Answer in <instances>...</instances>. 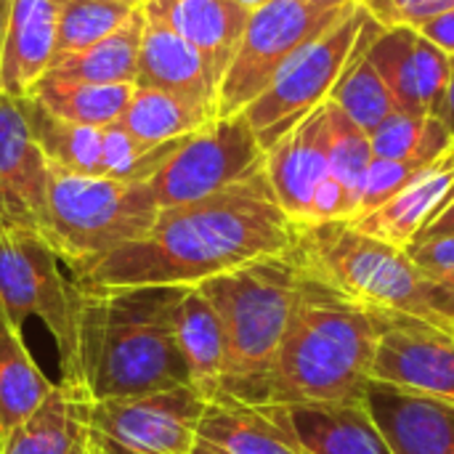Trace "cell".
<instances>
[{
    "label": "cell",
    "instance_id": "cell-43",
    "mask_svg": "<svg viewBox=\"0 0 454 454\" xmlns=\"http://www.w3.org/2000/svg\"><path fill=\"white\" fill-rule=\"evenodd\" d=\"M234 3H237V5H242L245 11H250V13H253V11H255V8H261L266 0H234Z\"/></svg>",
    "mask_w": 454,
    "mask_h": 454
},
{
    "label": "cell",
    "instance_id": "cell-3",
    "mask_svg": "<svg viewBox=\"0 0 454 454\" xmlns=\"http://www.w3.org/2000/svg\"><path fill=\"white\" fill-rule=\"evenodd\" d=\"M303 282L261 404L362 402L388 314L356 306L306 277Z\"/></svg>",
    "mask_w": 454,
    "mask_h": 454
},
{
    "label": "cell",
    "instance_id": "cell-36",
    "mask_svg": "<svg viewBox=\"0 0 454 454\" xmlns=\"http://www.w3.org/2000/svg\"><path fill=\"white\" fill-rule=\"evenodd\" d=\"M407 253L412 255V261L426 269L428 274H442L454 269V237L444 239H428V242H412L407 247Z\"/></svg>",
    "mask_w": 454,
    "mask_h": 454
},
{
    "label": "cell",
    "instance_id": "cell-11",
    "mask_svg": "<svg viewBox=\"0 0 454 454\" xmlns=\"http://www.w3.org/2000/svg\"><path fill=\"white\" fill-rule=\"evenodd\" d=\"M207 399L194 386L90 402V431L136 454H192Z\"/></svg>",
    "mask_w": 454,
    "mask_h": 454
},
{
    "label": "cell",
    "instance_id": "cell-22",
    "mask_svg": "<svg viewBox=\"0 0 454 454\" xmlns=\"http://www.w3.org/2000/svg\"><path fill=\"white\" fill-rule=\"evenodd\" d=\"M144 8L189 40L221 85L245 35L250 11L234 0H144Z\"/></svg>",
    "mask_w": 454,
    "mask_h": 454
},
{
    "label": "cell",
    "instance_id": "cell-14",
    "mask_svg": "<svg viewBox=\"0 0 454 454\" xmlns=\"http://www.w3.org/2000/svg\"><path fill=\"white\" fill-rule=\"evenodd\" d=\"M367 56L391 90L396 109L439 117L452 74V56L412 27H383Z\"/></svg>",
    "mask_w": 454,
    "mask_h": 454
},
{
    "label": "cell",
    "instance_id": "cell-44",
    "mask_svg": "<svg viewBox=\"0 0 454 454\" xmlns=\"http://www.w3.org/2000/svg\"><path fill=\"white\" fill-rule=\"evenodd\" d=\"M317 5H348V3H362V0H309Z\"/></svg>",
    "mask_w": 454,
    "mask_h": 454
},
{
    "label": "cell",
    "instance_id": "cell-25",
    "mask_svg": "<svg viewBox=\"0 0 454 454\" xmlns=\"http://www.w3.org/2000/svg\"><path fill=\"white\" fill-rule=\"evenodd\" d=\"M144 24H146L144 5H138L130 13V19L112 35H106L104 40L77 53L56 59L45 77L72 80V82H96V85H114V82L136 85Z\"/></svg>",
    "mask_w": 454,
    "mask_h": 454
},
{
    "label": "cell",
    "instance_id": "cell-13",
    "mask_svg": "<svg viewBox=\"0 0 454 454\" xmlns=\"http://www.w3.org/2000/svg\"><path fill=\"white\" fill-rule=\"evenodd\" d=\"M51 162L40 149L27 101L0 93V226L40 234Z\"/></svg>",
    "mask_w": 454,
    "mask_h": 454
},
{
    "label": "cell",
    "instance_id": "cell-5",
    "mask_svg": "<svg viewBox=\"0 0 454 454\" xmlns=\"http://www.w3.org/2000/svg\"><path fill=\"white\" fill-rule=\"evenodd\" d=\"M303 285V271L293 250L197 285L221 317L226 333V378L221 396L253 407L263 402V383L295 317Z\"/></svg>",
    "mask_w": 454,
    "mask_h": 454
},
{
    "label": "cell",
    "instance_id": "cell-1",
    "mask_svg": "<svg viewBox=\"0 0 454 454\" xmlns=\"http://www.w3.org/2000/svg\"><path fill=\"white\" fill-rule=\"evenodd\" d=\"M298 226L279 207L266 170L197 202L162 207L133 245L72 274L82 287H197L253 261L290 253Z\"/></svg>",
    "mask_w": 454,
    "mask_h": 454
},
{
    "label": "cell",
    "instance_id": "cell-24",
    "mask_svg": "<svg viewBox=\"0 0 454 454\" xmlns=\"http://www.w3.org/2000/svg\"><path fill=\"white\" fill-rule=\"evenodd\" d=\"M197 439L223 454H303L261 407L242 404L231 396L207 402Z\"/></svg>",
    "mask_w": 454,
    "mask_h": 454
},
{
    "label": "cell",
    "instance_id": "cell-17",
    "mask_svg": "<svg viewBox=\"0 0 454 454\" xmlns=\"http://www.w3.org/2000/svg\"><path fill=\"white\" fill-rule=\"evenodd\" d=\"M362 404L394 454H454V407L370 380Z\"/></svg>",
    "mask_w": 454,
    "mask_h": 454
},
{
    "label": "cell",
    "instance_id": "cell-27",
    "mask_svg": "<svg viewBox=\"0 0 454 454\" xmlns=\"http://www.w3.org/2000/svg\"><path fill=\"white\" fill-rule=\"evenodd\" d=\"M213 120H215V112L202 104H194L168 90L136 85L120 125L128 133H133L138 141L149 146H160V144L186 138L202 130L205 125H210Z\"/></svg>",
    "mask_w": 454,
    "mask_h": 454
},
{
    "label": "cell",
    "instance_id": "cell-31",
    "mask_svg": "<svg viewBox=\"0 0 454 454\" xmlns=\"http://www.w3.org/2000/svg\"><path fill=\"white\" fill-rule=\"evenodd\" d=\"M372 154L383 160L436 162L454 149V136L434 114L394 112L370 133Z\"/></svg>",
    "mask_w": 454,
    "mask_h": 454
},
{
    "label": "cell",
    "instance_id": "cell-15",
    "mask_svg": "<svg viewBox=\"0 0 454 454\" xmlns=\"http://www.w3.org/2000/svg\"><path fill=\"white\" fill-rule=\"evenodd\" d=\"M263 170L279 207L295 226H303L314 192L330 173L327 104L309 112L277 144L266 149Z\"/></svg>",
    "mask_w": 454,
    "mask_h": 454
},
{
    "label": "cell",
    "instance_id": "cell-9",
    "mask_svg": "<svg viewBox=\"0 0 454 454\" xmlns=\"http://www.w3.org/2000/svg\"><path fill=\"white\" fill-rule=\"evenodd\" d=\"M362 3H354L327 32L303 45L271 80V85L242 112L263 152L277 144L298 120L327 104L335 82L348 67L367 21Z\"/></svg>",
    "mask_w": 454,
    "mask_h": 454
},
{
    "label": "cell",
    "instance_id": "cell-40",
    "mask_svg": "<svg viewBox=\"0 0 454 454\" xmlns=\"http://www.w3.org/2000/svg\"><path fill=\"white\" fill-rule=\"evenodd\" d=\"M8 13H11V0H0V69H3V51H5ZM0 93H3V82H0Z\"/></svg>",
    "mask_w": 454,
    "mask_h": 454
},
{
    "label": "cell",
    "instance_id": "cell-20",
    "mask_svg": "<svg viewBox=\"0 0 454 454\" xmlns=\"http://www.w3.org/2000/svg\"><path fill=\"white\" fill-rule=\"evenodd\" d=\"M90 396L59 380L45 402L3 442L0 454H93Z\"/></svg>",
    "mask_w": 454,
    "mask_h": 454
},
{
    "label": "cell",
    "instance_id": "cell-47",
    "mask_svg": "<svg viewBox=\"0 0 454 454\" xmlns=\"http://www.w3.org/2000/svg\"><path fill=\"white\" fill-rule=\"evenodd\" d=\"M0 452H3V436H0Z\"/></svg>",
    "mask_w": 454,
    "mask_h": 454
},
{
    "label": "cell",
    "instance_id": "cell-19",
    "mask_svg": "<svg viewBox=\"0 0 454 454\" xmlns=\"http://www.w3.org/2000/svg\"><path fill=\"white\" fill-rule=\"evenodd\" d=\"M67 0H11L0 82L3 93L24 98L48 74L59 48Z\"/></svg>",
    "mask_w": 454,
    "mask_h": 454
},
{
    "label": "cell",
    "instance_id": "cell-41",
    "mask_svg": "<svg viewBox=\"0 0 454 454\" xmlns=\"http://www.w3.org/2000/svg\"><path fill=\"white\" fill-rule=\"evenodd\" d=\"M93 454H136V452H130V450H122V447L112 444L109 439H104V436L93 434Z\"/></svg>",
    "mask_w": 454,
    "mask_h": 454
},
{
    "label": "cell",
    "instance_id": "cell-30",
    "mask_svg": "<svg viewBox=\"0 0 454 454\" xmlns=\"http://www.w3.org/2000/svg\"><path fill=\"white\" fill-rule=\"evenodd\" d=\"M24 101L35 138L53 168L85 176H104V128L67 122L29 96H24Z\"/></svg>",
    "mask_w": 454,
    "mask_h": 454
},
{
    "label": "cell",
    "instance_id": "cell-29",
    "mask_svg": "<svg viewBox=\"0 0 454 454\" xmlns=\"http://www.w3.org/2000/svg\"><path fill=\"white\" fill-rule=\"evenodd\" d=\"M133 88H136L133 82L96 85V82H72V80L43 77L32 88L29 98H35L51 114H56L67 122L109 128L122 120L128 101L133 96Z\"/></svg>",
    "mask_w": 454,
    "mask_h": 454
},
{
    "label": "cell",
    "instance_id": "cell-28",
    "mask_svg": "<svg viewBox=\"0 0 454 454\" xmlns=\"http://www.w3.org/2000/svg\"><path fill=\"white\" fill-rule=\"evenodd\" d=\"M380 24L367 16L364 29L359 35L356 51L348 61V67L343 69L340 80L335 82L333 93H330V104H335L338 109H343L367 136L388 117L396 112V101L391 96V90L386 88L380 72L375 69V64L367 56V45L380 35Z\"/></svg>",
    "mask_w": 454,
    "mask_h": 454
},
{
    "label": "cell",
    "instance_id": "cell-16",
    "mask_svg": "<svg viewBox=\"0 0 454 454\" xmlns=\"http://www.w3.org/2000/svg\"><path fill=\"white\" fill-rule=\"evenodd\" d=\"M258 407L303 454H394L362 402Z\"/></svg>",
    "mask_w": 454,
    "mask_h": 454
},
{
    "label": "cell",
    "instance_id": "cell-7",
    "mask_svg": "<svg viewBox=\"0 0 454 454\" xmlns=\"http://www.w3.org/2000/svg\"><path fill=\"white\" fill-rule=\"evenodd\" d=\"M80 306L82 293L74 277L61 271L51 245L40 234L0 226V309L21 333L27 319H37L59 351L61 380L77 386Z\"/></svg>",
    "mask_w": 454,
    "mask_h": 454
},
{
    "label": "cell",
    "instance_id": "cell-2",
    "mask_svg": "<svg viewBox=\"0 0 454 454\" xmlns=\"http://www.w3.org/2000/svg\"><path fill=\"white\" fill-rule=\"evenodd\" d=\"M77 287V380L93 402L192 386L176 335L189 287Z\"/></svg>",
    "mask_w": 454,
    "mask_h": 454
},
{
    "label": "cell",
    "instance_id": "cell-23",
    "mask_svg": "<svg viewBox=\"0 0 454 454\" xmlns=\"http://www.w3.org/2000/svg\"><path fill=\"white\" fill-rule=\"evenodd\" d=\"M178 348L189 367L192 386L213 402L223 394L226 378V333L221 317L210 306V301L197 290L189 287L176 322Z\"/></svg>",
    "mask_w": 454,
    "mask_h": 454
},
{
    "label": "cell",
    "instance_id": "cell-6",
    "mask_svg": "<svg viewBox=\"0 0 454 454\" xmlns=\"http://www.w3.org/2000/svg\"><path fill=\"white\" fill-rule=\"evenodd\" d=\"M157 213L160 205L146 181L85 176L51 165L40 237L77 274L141 239Z\"/></svg>",
    "mask_w": 454,
    "mask_h": 454
},
{
    "label": "cell",
    "instance_id": "cell-26",
    "mask_svg": "<svg viewBox=\"0 0 454 454\" xmlns=\"http://www.w3.org/2000/svg\"><path fill=\"white\" fill-rule=\"evenodd\" d=\"M56 383L45 378L16 330L0 309V436L3 442L45 402Z\"/></svg>",
    "mask_w": 454,
    "mask_h": 454
},
{
    "label": "cell",
    "instance_id": "cell-34",
    "mask_svg": "<svg viewBox=\"0 0 454 454\" xmlns=\"http://www.w3.org/2000/svg\"><path fill=\"white\" fill-rule=\"evenodd\" d=\"M428 165H434V162H423V160H383V157H375L370 162L367 176H364V184H362V197H359L356 215H364V213L380 207L383 202H388L396 192H402L410 181H415Z\"/></svg>",
    "mask_w": 454,
    "mask_h": 454
},
{
    "label": "cell",
    "instance_id": "cell-39",
    "mask_svg": "<svg viewBox=\"0 0 454 454\" xmlns=\"http://www.w3.org/2000/svg\"><path fill=\"white\" fill-rule=\"evenodd\" d=\"M439 120L447 125V130L454 136V56H452V74H450V88L444 96V106L439 112Z\"/></svg>",
    "mask_w": 454,
    "mask_h": 454
},
{
    "label": "cell",
    "instance_id": "cell-33",
    "mask_svg": "<svg viewBox=\"0 0 454 454\" xmlns=\"http://www.w3.org/2000/svg\"><path fill=\"white\" fill-rule=\"evenodd\" d=\"M136 8L114 0H67L59 24V48L56 59L77 53L114 29H120ZM53 59V61H56Z\"/></svg>",
    "mask_w": 454,
    "mask_h": 454
},
{
    "label": "cell",
    "instance_id": "cell-32",
    "mask_svg": "<svg viewBox=\"0 0 454 454\" xmlns=\"http://www.w3.org/2000/svg\"><path fill=\"white\" fill-rule=\"evenodd\" d=\"M327 130H330V173L351 197L354 215L362 197V184L370 162L375 160L370 136L335 104L327 101Z\"/></svg>",
    "mask_w": 454,
    "mask_h": 454
},
{
    "label": "cell",
    "instance_id": "cell-8",
    "mask_svg": "<svg viewBox=\"0 0 454 454\" xmlns=\"http://www.w3.org/2000/svg\"><path fill=\"white\" fill-rule=\"evenodd\" d=\"M348 5H317L309 0H266L247 19L239 48L218 85L215 120L245 112L277 77V72L314 37L327 32Z\"/></svg>",
    "mask_w": 454,
    "mask_h": 454
},
{
    "label": "cell",
    "instance_id": "cell-10",
    "mask_svg": "<svg viewBox=\"0 0 454 454\" xmlns=\"http://www.w3.org/2000/svg\"><path fill=\"white\" fill-rule=\"evenodd\" d=\"M266 152L239 112L218 117L202 130L186 136L168 162L146 181L160 210L218 194L258 170H263Z\"/></svg>",
    "mask_w": 454,
    "mask_h": 454
},
{
    "label": "cell",
    "instance_id": "cell-12",
    "mask_svg": "<svg viewBox=\"0 0 454 454\" xmlns=\"http://www.w3.org/2000/svg\"><path fill=\"white\" fill-rule=\"evenodd\" d=\"M370 380L454 407V335L420 319L388 314Z\"/></svg>",
    "mask_w": 454,
    "mask_h": 454
},
{
    "label": "cell",
    "instance_id": "cell-18",
    "mask_svg": "<svg viewBox=\"0 0 454 454\" xmlns=\"http://www.w3.org/2000/svg\"><path fill=\"white\" fill-rule=\"evenodd\" d=\"M144 16L146 24L138 48L136 85L168 90L215 112L218 82L213 80L200 51L146 8Z\"/></svg>",
    "mask_w": 454,
    "mask_h": 454
},
{
    "label": "cell",
    "instance_id": "cell-38",
    "mask_svg": "<svg viewBox=\"0 0 454 454\" xmlns=\"http://www.w3.org/2000/svg\"><path fill=\"white\" fill-rule=\"evenodd\" d=\"M444 237H454V189L447 197V202L439 207V213L426 223V229L418 234L415 242H428V239H444Z\"/></svg>",
    "mask_w": 454,
    "mask_h": 454
},
{
    "label": "cell",
    "instance_id": "cell-21",
    "mask_svg": "<svg viewBox=\"0 0 454 454\" xmlns=\"http://www.w3.org/2000/svg\"><path fill=\"white\" fill-rule=\"evenodd\" d=\"M454 189V149L428 165L415 181H410L402 192H396L388 202L380 207L356 215L346 223H351L356 231L375 237L380 242H388L394 247L407 250L418 234L426 229V223L439 213V207L447 202Z\"/></svg>",
    "mask_w": 454,
    "mask_h": 454
},
{
    "label": "cell",
    "instance_id": "cell-35",
    "mask_svg": "<svg viewBox=\"0 0 454 454\" xmlns=\"http://www.w3.org/2000/svg\"><path fill=\"white\" fill-rule=\"evenodd\" d=\"M364 11L380 27H423L454 8V0H362Z\"/></svg>",
    "mask_w": 454,
    "mask_h": 454
},
{
    "label": "cell",
    "instance_id": "cell-45",
    "mask_svg": "<svg viewBox=\"0 0 454 454\" xmlns=\"http://www.w3.org/2000/svg\"><path fill=\"white\" fill-rule=\"evenodd\" d=\"M436 277H439L450 290H454V269H450V271H442V274H436Z\"/></svg>",
    "mask_w": 454,
    "mask_h": 454
},
{
    "label": "cell",
    "instance_id": "cell-4",
    "mask_svg": "<svg viewBox=\"0 0 454 454\" xmlns=\"http://www.w3.org/2000/svg\"><path fill=\"white\" fill-rule=\"evenodd\" d=\"M293 255L306 279L383 314L428 322L454 335V290L420 269L402 247L346 221L298 226Z\"/></svg>",
    "mask_w": 454,
    "mask_h": 454
},
{
    "label": "cell",
    "instance_id": "cell-42",
    "mask_svg": "<svg viewBox=\"0 0 454 454\" xmlns=\"http://www.w3.org/2000/svg\"><path fill=\"white\" fill-rule=\"evenodd\" d=\"M192 454H223L221 450H215V447H210L207 442H202V439H197V444H194V450Z\"/></svg>",
    "mask_w": 454,
    "mask_h": 454
},
{
    "label": "cell",
    "instance_id": "cell-37",
    "mask_svg": "<svg viewBox=\"0 0 454 454\" xmlns=\"http://www.w3.org/2000/svg\"><path fill=\"white\" fill-rule=\"evenodd\" d=\"M418 32L426 40H431L434 45H439L444 53L454 56V8L436 16V19H431V21H426L423 27H418Z\"/></svg>",
    "mask_w": 454,
    "mask_h": 454
},
{
    "label": "cell",
    "instance_id": "cell-46",
    "mask_svg": "<svg viewBox=\"0 0 454 454\" xmlns=\"http://www.w3.org/2000/svg\"><path fill=\"white\" fill-rule=\"evenodd\" d=\"M114 3H125V5H133V8L144 5V0H114Z\"/></svg>",
    "mask_w": 454,
    "mask_h": 454
}]
</instances>
